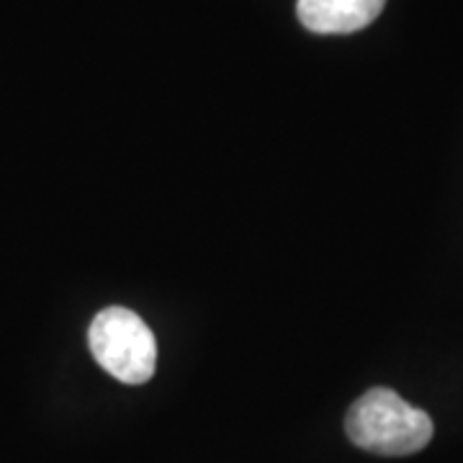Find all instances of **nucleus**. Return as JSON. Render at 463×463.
I'll list each match as a JSON object with an SVG mask.
<instances>
[{
  "label": "nucleus",
  "instance_id": "3",
  "mask_svg": "<svg viewBox=\"0 0 463 463\" xmlns=\"http://www.w3.org/2000/svg\"><path fill=\"white\" fill-rule=\"evenodd\" d=\"M386 0H297L298 21L315 33H353L381 16Z\"/></svg>",
  "mask_w": 463,
  "mask_h": 463
},
{
  "label": "nucleus",
  "instance_id": "1",
  "mask_svg": "<svg viewBox=\"0 0 463 463\" xmlns=\"http://www.w3.org/2000/svg\"><path fill=\"white\" fill-rule=\"evenodd\" d=\"M347 438L379 456H412L432 440L430 414L412 407L392 389H371L345 420Z\"/></svg>",
  "mask_w": 463,
  "mask_h": 463
},
{
  "label": "nucleus",
  "instance_id": "2",
  "mask_svg": "<svg viewBox=\"0 0 463 463\" xmlns=\"http://www.w3.org/2000/svg\"><path fill=\"white\" fill-rule=\"evenodd\" d=\"M88 345L99 365L124 383H145L157 365V340L142 317L124 309H103L88 330Z\"/></svg>",
  "mask_w": 463,
  "mask_h": 463
}]
</instances>
